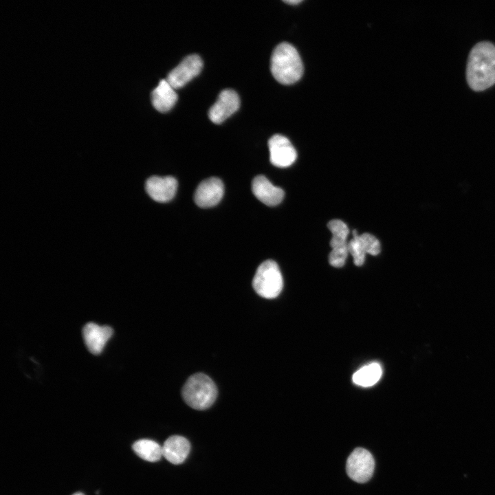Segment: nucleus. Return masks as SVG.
I'll use <instances>...</instances> for the list:
<instances>
[{
	"mask_svg": "<svg viewBox=\"0 0 495 495\" xmlns=\"http://www.w3.org/2000/svg\"><path fill=\"white\" fill-rule=\"evenodd\" d=\"M224 186L217 177H210L202 181L197 186L194 200L201 208H209L217 205L222 199Z\"/></svg>",
	"mask_w": 495,
	"mask_h": 495,
	"instance_id": "nucleus-9",
	"label": "nucleus"
},
{
	"mask_svg": "<svg viewBox=\"0 0 495 495\" xmlns=\"http://www.w3.org/2000/svg\"><path fill=\"white\" fill-rule=\"evenodd\" d=\"M202 67L201 57L197 54H190L168 73L166 79L174 89H179L197 76Z\"/></svg>",
	"mask_w": 495,
	"mask_h": 495,
	"instance_id": "nucleus-6",
	"label": "nucleus"
},
{
	"mask_svg": "<svg viewBox=\"0 0 495 495\" xmlns=\"http://www.w3.org/2000/svg\"><path fill=\"white\" fill-rule=\"evenodd\" d=\"M470 87L481 91L495 84V45L488 41L476 44L471 50L466 68Z\"/></svg>",
	"mask_w": 495,
	"mask_h": 495,
	"instance_id": "nucleus-1",
	"label": "nucleus"
},
{
	"mask_svg": "<svg viewBox=\"0 0 495 495\" xmlns=\"http://www.w3.org/2000/svg\"><path fill=\"white\" fill-rule=\"evenodd\" d=\"M217 388L210 377L204 373H195L185 382L182 394L185 402L196 410L210 408L217 397Z\"/></svg>",
	"mask_w": 495,
	"mask_h": 495,
	"instance_id": "nucleus-3",
	"label": "nucleus"
},
{
	"mask_svg": "<svg viewBox=\"0 0 495 495\" xmlns=\"http://www.w3.org/2000/svg\"><path fill=\"white\" fill-rule=\"evenodd\" d=\"M252 190L260 201L268 206L278 205L285 195L283 189L274 186L264 175H257L253 179Z\"/></svg>",
	"mask_w": 495,
	"mask_h": 495,
	"instance_id": "nucleus-12",
	"label": "nucleus"
},
{
	"mask_svg": "<svg viewBox=\"0 0 495 495\" xmlns=\"http://www.w3.org/2000/svg\"><path fill=\"white\" fill-rule=\"evenodd\" d=\"M270 69L274 78L283 85L297 82L303 73V65L298 51L287 42L278 44L273 50Z\"/></svg>",
	"mask_w": 495,
	"mask_h": 495,
	"instance_id": "nucleus-2",
	"label": "nucleus"
},
{
	"mask_svg": "<svg viewBox=\"0 0 495 495\" xmlns=\"http://www.w3.org/2000/svg\"><path fill=\"white\" fill-rule=\"evenodd\" d=\"M190 450L189 441L184 437L174 435L168 437L162 446L163 456L175 465L183 463Z\"/></svg>",
	"mask_w": 495,
	"mask_h": 495,
	"instance_id": "nucleus-13",
	"label": "nucleus"
},
{
	"mask_svg": "<svg viewBox=\"0 0 495 495\" xmlns=\"http://www.w3.org/2000/svg\"><path fill=\"white\" fill-rule=\"evenodd\" d=\"M240 106L237 93L230 89L223 90L216 102L208 111V118L214 124H219L236 112Z\"/></svg>",
	"mask_w": 495,
	"mask_h": 495,
	"instance_id": "nucleus-8",
	"label": "nucleus"
},
{
	"mask_svg": "<svg viewBox=\"0 0 495 495\" xmlns=\"http://www.w3.org/2000/svg\"><path fill=\"white\" fill-rule=\"evenodd\" d=\"M72 495H84V494H83L82 493H80V492H77V493H75V494H72Z\"/></svg>",
	"mask_w": 495,
	"mask_h": 495,
	"instance_id": "nucleus-22",
	"label": "nucleus"
},
{
	"mask_svg": "<svg viewBox=\"0 0 495 495\" xmlns=\"http://www.w3.org/2000/svg\"><path fill=\"white\" fill-rule=\"evenodd\" d=\"M348 250L349 253L353 256L354 264L357 266L362 265L366 254L362 252L355 236H353V239L348 242Z\"/></svg>",
	"mask_w": 495,
	"mask_h": 495,
	"instance_id": "nucleus-20",
	"label": "nucleus"
},
{
	"mask_svg": "<svg viewBox=\"0 0 495 495\" xmlns=\"http://www.w3.org/2000/svg\"><path fill=\"white\" fill-rule=\"evenodd\" d=\"M301 1H302L301 0H287V1H284V2H285V3H288V4H292V5L298 4V3H300Z\"/></svg>",
	"mask_w": 495,
	"mask_h": 495,
	"instance_id": "nucleus-21",
	"label": "nucleus"
},
{
	"mask_svg": "<svg viewBox=\"0 0 495 495\" xmlns=\"http://www.w3.org/2000/svg\"><path fill=\"white\" fill-rule=\"evenodd\" d=\"M177 182L172 176L149 177L145 184L147 194L157 202H168L171 200L177 191Z\"/></svg>",
	"mask_w": 495,
	"mask_h": 495,
	"instance_id": "nucleus-10",
	"label": "nucleus"
},
{
	"mask_svg": "<svg viewBox=\"0 0 495 495\" xmlns=\"http://www.w3.org/2000/svg\"><path fill=\"white\" fill-rule=\"evenodd\" d=\"M252 286L263 298L272 299L277 297L283 287V280L278 264L272 260L263 262L256 270Z\"/></svg>",
	"mask_w": 495,
	"mask_h": 495,
	"instance_id": "nucleus-4",
	"label": "nucleus"
},
{
	"mask_svg": "<svg viewBox=\"0 0 495 495\" xmlns=\"http://www.w3.org/2000/svg\"><path fill=\"white\" fill-rule=\"evenodd\" d=\"M175 89L166 79L160 81L151 94L152 104L157 111L166 113L173 107L177 100Z\"/></svg>",
	"mask_w": 495,
	"mask_h": 495,
	"instance_id": "nucleus-14",
	"label": "nucleus"
},
{
	"mask_svg": "<svg viewBox=\"0 0 495 495\" xmlns=\"http://www.w3.org/2000/svg\"><path fill=\"white\" fill-rule=\"evenodd\" d=\"M113 333V331L111 327L100 326L94 322L86 324L82 329L85 345L89 352L94 355L102 353Z\"/></svg>",
	"mask_w": 495,
	"mask_h": 495,
	"instance_id": "nucleus-11",
	"label": "nucleus"
},
{
	"mask_svg": "<svg viewBox=\"0 0 495 495\" xmlns=\"http://www.w3.org/2000/svg\"><path fill=\"white\" fill-rule=\"evenodd\" d=\"M349 254L348 245L331 248L329 255V262L334 267H341L344 265Z\"/></svg>",
	"mask_w": 495,
	"mask_h": 495,
	"instance_id": "nucleus-19",
	"label": "nucleus"
},
{
	"mask_svg": "<svg viewBox=\"0 0 495 495\" xmlns=\"http://www.w3.org/2000/svg\"><path fill=\"white\" fill-rule=\"evenodd\" d=\"M375 461L371 453L362 448H355L349 456L346 470L353 481L364 483L369 481L374 472Z\"/></svg>",
	"mask_w": 495,
	"mask_h": 495,
	"instance_id": "nucleus-5",
	"label": "nucleus"
},
{
	"mask_svg": "<svg viewBox=\"0 0 495 495\" xmlns=\"http://www.w3.org/2000/svg\"><path fill=\"white\" fill-rule=\"evenodd\" d=\"M132 448L138 456L149 462L157 461L163 456L162 446L151 439L138 440Z\"/></svg>",
	"mask_w": 495,
	"mask_h": 495,
	"instance_id": "nucleus-16",
	"label": "nucleus"
},
{
	"mask_svg": "<svg viewBox=\"0 0 495 495\" xmlns=\"http://www.w3.org/2000/svg\"><path fill=\"white\" fill-rule=\"evenodd\" d=\"M353 236L357 238L358 243L365 254H368L372 256H376L380 254L381 250L380 243L374 235L369 233L359 234L358 232L354 230L353 231Z\"/></svg>",
	"mask_w": 495,
	"mask_h": 495,
	"instance_id": "nucleus-18",
	"label": "nucleus"
},
{
	"mask_svg": "<svg viewBox=\"0 0 495 495\" xmlns=\"http://www.w3.org/2000/svg\"><path fill=\"white\" fill-rule=\"evenodd\" d=\"M382 375V368L377 362H372L360 368L353 375L352 380L354 384L362 386L369 387L375 384Z\"/></svg>",
	"mask_w": 495,
	"mask_h": 495,
	"instance_id": "nucleus-15",
	"label": "nucleus"
},
{
	"mask_svg": "<svg viewBox=\"0 0 495 495\" xmlns=\"http://www.w3.org/2000/svg\"><path fill=\"white\" fill-rule=\"evenodd\" d=\"M327 226L332 234V238L330 241L331 248L348 245L347 237L349 230L344 221L340 219H333L328 223Z\"/></svg>",
	"mask_w": 495,
	"mask_h": 495,
	"instance_id": "nucleus-17",
	"label": "nucleus"
},
{
	"mask_svg": "<svg viewBox=\"0 0 495 495\" xmlns=\"http://www.w3.org/2000/svg\"><path fill=\"white\" fill-rule=\"evenodd\" d=\"M271 163L279 168L291 166L296 160L297 153L289 139L280 134H275L268 141Z\"/></svg>",
	"mask_w": 495,
	"mask_h": 495,
	"instance_id": "nucleus-7",
	"label": "nucleus"
}]
</instances>
